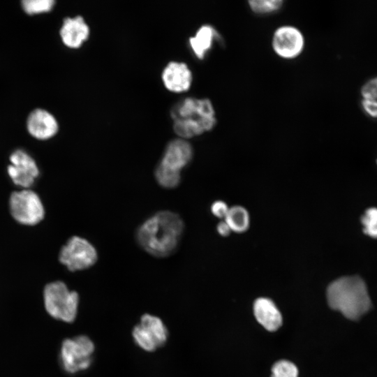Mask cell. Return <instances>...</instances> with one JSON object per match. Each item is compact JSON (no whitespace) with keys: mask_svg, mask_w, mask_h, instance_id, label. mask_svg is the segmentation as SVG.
Wrapping results in <instances>:
<instances>
[{"mask_svg":"<svg viewBox=\"0 0 377 377\" xmlns=\"http://www.w3.org/2000/svg\"><path fill=\"white\" fill-rule=\"evenodd\" d=\"M184 229L176 213L158 212L146 219L136 231V240L142 249L156 258L170 256L177 249Z\"/></svg>","mask_w":377,"mask_h":377,"instance_id":"cell-1","label":"cell"},{"mask_svg":"<svg viewBox=\"0 0 377 377\" xmlns=\"http://www.w3.org/2000/svg\"><path fill=\"white\" fill-rule=\"evenodd\" d=\"M326 296L330 307L350 320L360 319L371 308L366 283L358 276L335 279L328 285Z\"/></svg>","mask_w":377,"mask_h":377,"instance_id":"cell-2","label":"cell"},{"mask_svg":"<svg viewBox=\"0 0 377 377\" xmlns=\"http://www.w3.org/2000/svg\"><path fill=\"white\" fill-rule=\"evenodd\" d=\"M170 116L174 131L183 139L207 132L216 124L215 111L208 98H184L172 106Z\"/></svg>","mask_w":377,"mask_h":377,"instance_id":"cell-3","label":"cell"},{"mask_svg":"<svg viewBox=\"0 0 377 377\" xmlns=\"http://www.w3.org/2000/svg\"><path fill=\"white\" fill-rule=\"evenodd\" d=\"M43 302L47 313L53 318L71 323L77 318L79 295L71 290L61 281H54L45 285Z\"/></svg>","mask_w":377,"mask_h":377,"instance_id":"cell-4","label":"cell"},{"mask_svg":"<svg viewBox=\"0 0 377 377\" xmlns=\"http://www.w3.org/2000/svg\"><path fill=\"white\" fill-rule=\"evenodd\" d=\"M95 345L87 335H77L64 339L61 345L59 362L68 374L88 369L93 363Z\"/></svg>","mask_w":377,"mask_h":377,"instance_id":"cell-5","label":"cell"},{"mask_svg":"<svg viewBox=\"0 0 377 377\" xmlns=\"http://www.w3.org/2000/svg\"><path fill=\"white\" fill-rule=\"evenodd\" d=\"M8 206L13 219L22 225L33 226L45 217V207L41 199L29 188L13 191L9 197Z\"/></svg>","mask_w":377,"mask_h":377,"instance_id":"cell-6","label":"cell"},{"mask_svg":"<svg viewBox=\"0 0 377 377\" xmlns=\"http://www.w3.org/2000/svg\"><path fill=\"white\" fill-rule=\"evenodd\" d=\"M97 260L98 253L94 245L76 235L67 240L59 253V262L73 272L90 268Z\"/></svg>","mask_w":377,"mask_h":377,"instance_id":"cell-7","label":"cell"},{"mask_svg":"<svg viewBox=\"0 0 377 377\" xmlns=\"http://www.w3.org/2000/svg\"><path fill=\"white\" fill-rule=\"evenodd\" d=\"M135 343L147 352H154L168 341V330L163 320L149 313L143 314L132 330Z\"/></svg>","mask_w":377,"mask_h":377,"instance_id":"cell-8","label":"cell"},{"mask_svg":"<svg viewBox=\"0 0 377 377\" xmlns=\"http://www.w3.org/2000/svg\"><path fill=\"white\" fill-rule=\"evenodd\" d=\"M193 156V149L188 141L181 138L174 139L167 145L154 172L181 177V170L191 162Z\"/></svg>","mask_w":377,"mask_h":377,"instance_id":"cell-9","label":"cell"},{"mask_svg":"<svg viewBox=\"0 0 377 377\" xmlns=\"http://www.w3.org/2000/svg\"><path fill=\"white\" fill-rule=\"evenodd\" d=\"M304 44V37L301 31L291 25L278 27L272 38L274 52L285 59H293L300 55Z\"/></svg>","mask_w":377,"mask_h":377,"instance_id":"cell-10","label":"cell"},{"mask_svg":"<svg viewBox=\"0 0 377 377\" xmlns=\"http://www.w3.org/2000/svg\"><path fill=\"white\" fill-rule=\"evenodd\" d=\"M9 160L7 172L13 184L23 189L30 188L39 175L34 159L26 151L17 149L11 154Z\"/></svg>","mask_w":377,"mask_h":377,"instance_id":"cell-11","label":"cell"},{"mask_svg":"<svg viewBox=\"0 0 377 377\" xmlns=\"http://www.w3.org/2000/svg\"><path fill=\"white\" fill-rule=\"evenodd\" d=\"M162 80L167 89L173 92L187 91L192 83L191 71L184 62L172 61L163 68Z\"/></svg>","mask_w":377,"mask_h":377,"instance_id":"cell-12","label":"cell"},{"mask_svg":"<svg viewBox=\"0 0 377 377\" xmlns=\"http://www.w3.org/2000/svg\"><path fill=\"white\" fill-rule=\"evenodd\" d=\"M58 128L55 117L45 110L36 109L28 117V131L38 140H47L53 137Z\"/></svg>","mask_w":377,"mask_h":377,"instance_id":"cell-13","label":"cell"},{"mask_svg":"<svg viewBox=\"0 0 377 377\" xmlns=\"http://www.w3.org/2000/svg\"><path fill=\"white\" fill-rule=\"evenodd\" d=\"M90 33V29L84 19L77 15L66 17L60 29V36L63 43L68 47L77 48L85 41Z\"/></svg>","mask_w":377,"mask_h":377,"instance_id":"cell-14","label":"cell"},{"mask_svg":"<svg viewBox=\"0 0 377 377\" xmlns=\"http://www.w3.org/2000/svg\"><path fill=\"white\" fill-rule=\"evenodd\" d=\"M253 312L258 322L268 331L274 332L282 325L281 314L269 298H258L253 304Z\"/></svg>","mask_w":377,"mask_h":377,"instance_id":"cell-15","label":"cell"},{"mask_svg":"<svg viewBox=\"0 0 377 377\" xmlns=\"http://www.w3.org/2000/svg\"><path fill=\"white\" fill-rule=\"evenodd\" d=\"M217 38L218 34L213 27L209 24L201 26L189 38L191 48L196 57L203 59Z\"/></svg>","mask_w":377,"mask_h":377,"instance_id":"cell-16","label":"cell"},{"mask_svg":"<svg viewBox=\"0 0 377 377\" xmlns=\"http://www.w3.org/2000/svg\"><path fill=\"white\" fill-rule=\"evenodd\" d=\"M360 105L369 117L377 119V76L367 80L360 88Z\"/></svg>","mask_w":377,"mask_h":377,"instance_id":"cell-17","label":"cell"},{"mask_svg":"<svg viewBox=\"0 0 377 377\" xmlns=\"http://www.w3.org/2000/svg\"><path fill=\"white\" fill-rule=\"evenodd\" d=\"M232 232L243 233L250 226V215L247 209L240 205L230 207L223 219Z\"/></svg>","mask_w":377,"mask_h":377,"instance_id":"cell-18","label":"cell"},{"mask_svg":"<svg viewBox=\"0 0 377 377\" xmlns=\"http://www.w3.org/2000/svg\"><path fill=\"white\" fill-rule=\"evenodd\" d=\"M251 10L257 14H268L280 9L281 0H251L248 2Z\"/></svg>","mask_w":377,"mask_h":377,"instance_id":"cell-19","label":"cell"},{"mask_svg":"<svg viewBox=\"0 0 377 377\" xmlns=\"http://www.w3.org/2000/svg\"><path fill=\"white\" fill-rule=\"evenodd\" d=\"M361 223L364 234L377 239V208L367 209L361 217Z\"/></svg>","mask_w":377,"mask_h":377,"instance_id":"cell-20","label":"cell"},{"mask_svg":"<svg viewBox=\"0 0 377 377\" xmlns=\"http://www.w3.org/2000/svg\"><path fill=\"white\" fill-rule=\"evenodd\" d=\"M24 10L29 14H36L50 10L54 6V0H24Z\"/></svg>","mask_w":377,"mask_h":377,"instance_id":"cell-21","label":"cell"},{"mask_svg":"<svg viewBox=\"0 0 377 377\" xmlns=\"http://www.w3.org/2000/svg\"><path fill=\"white\" fill-rule=\"evenodd\" d=\"M272 377H297L298 371L296 366L287 360L276 362L272 369Z\"/></svg>","mask_w":377,"mask_h":377,"instance_id":"cell-22","label":"cell"},{"mask_svg":"<svg viewBox=\"0 0 377 377\" xmlns=\"http://www.w3.org/2000/svg\"><path fill=\"white\" fill-rule=\"evenodd\" d=\"M230 207L223 200H216L211 205V212L214 216L219 219L226 217Z\"/></svg>","mask_w":377,"mask_h":377,"instance_id":"cell-23","label":"cell"},{"mask_svg":"<svg viewBox=\"0 0 377 377\" xmlns=\"http://www.w3.org/2000/svg\"><path fill=\"white\" fill-rule=\"evenodd\" d=\"M216 230L219 235H220L222 237H227L232 232L230 227L228 226V225L226 223V222L224 220L220 221L217 224Z\"/></svg>","mask_w":377,"mask_h":377,"instance_id":"cell-24","label":"cell"},{"mask_svg":"<svg viewBox=\"0 0 377 377\" xmlns=\"http://www.w3.org/2000/svg\"><path fill=\"white\" fill-rule=\"evenodd\" d=\"M376 163H377V161H376Z\"/></svg>","mask_w":377,"mask_h":377,"instance_id":"cell-25","label":"cell"}]
</instances>
